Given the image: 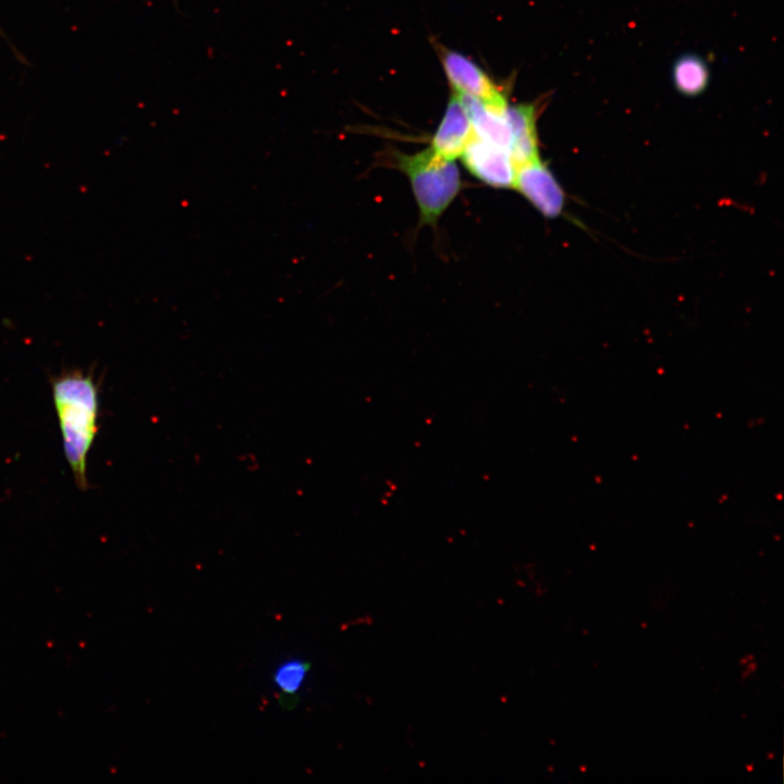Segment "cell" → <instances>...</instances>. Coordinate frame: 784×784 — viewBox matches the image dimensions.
<instances>
[{
	"label": "cell",
	"instance_id": "1",
	"mask_svg": "<svg viewBox=\"0 0 784 784\" xmlns=\"http://www.w3.org/2000/svg\"><path fill=\"white\" fill-rule=\"evenodd\" d=\"M66 462L79 490H87V458L99 419V387L93 372L62 371L50 380Z\"/></svg>",
	"mask_w": 784,
	"mask_h": 784
},
{
	"label": "cell",
	"instance_id": "2",
	"mask_svg": "<svg viewBox=\"0 0 784 784\" xmlns=\"http://www.w3.org/2000/svg\"><path fill=\"white\" fill-rule=\"evenodd\" d=\"M396 161L409 180L420 224H434L461 189L455 161L438 156L430 147L412 155L399 154Z\"/></svg>",
	"mask_w": 784,
	"mask_h": 784
},
{
	"label": "cell",
	"instance_id": "3",
	"mask_svg": "<svg viewBox=\"0 0 784 784\" xmlns=\"http://www.w3.org/2000/svg\"><path fill=\"white\" fill-rule=\"evenodd\" d=\"M444 73L455 93L504 110L505 97L491 78L464 54L444 49L440 53Z\"/></svg>",
	"mask_w": 784,
	"mask_h": 784
},
{
	"label": "cell",
	"instance_id": "4",
	"mask_svg": "<svg viewBox=\"0 0 784 784\" xmlns=\"http://www.w3.org/2000/svg\"><path fill=\"white\" fill-rule=\"evenodd\" d=\"M460 157L470 174L482 183L498 188H513L516 166L507 149L473 134Z\"/></svg>",
	"mask_w": 784,
	"mask_h": 784
},
{
	"label": "cell",
	"instance_id": "5",
	"mask_svg": "<svg viewBox=\"0 0 784 784\" xmlns=\"http://www.w3.org/2000/svg\"><path fill=\"white\" fill-rule=\"evenodd\" d=\"M513 188L546 218H556L564 210V191L540 158L516 167Z\"/></svg>",
	"mask_w": 784,
	"mask_h": 784
},
{
	"label": "cell",
	"instance_id": "6",
	"mask_svg": "<svg viewBox=\"0 0 784 784\" xmlns=\"http://www.w3.org/2000/svg\"><path fill=\"white\" fill-rule=\"evenodd\" d=\"M473 134L467 110L460 95L454 91L431 139L430 148L442 158L455 160L462 155Z\"/></svg>",
	"mask_w": 784,
	"mask_h": 784
},
{
	"label": "cell",
	"instance_id": "7",
	"mask_svg": "<svg viewBox=\"0 0 784 784\" xmlns=\"http://www.w3.org/2000/svg\"><path fill=\"white\" fill-rule=\"evenodd\" d=\"M510 155L516 167L540 158L537 134V111L531 103L507 106Z\"/></svg>",
	"mask_w": 784,
	"mask_h": 784
},
{
	"label": "cell",
	"instance_id": "8",
	"mask_svg": "<svg viewBox=\"0 0 784 784\" xmlns=\"http://www.w3.org/2000/svg\"><path fill=\"white\" fill-rule=\"evenodd\" d=\"M460 97L469 115L474 134L510 151L511 134L506 109L493 108L471 97Z\"/></svg>",
	"mask_w": 784,
	"mask_h": 784
},
{
	"label": "cell",
	"instance_id": "9",
	"mask_svg": "<svg viewBox=\"0 0 784 784\" xmlns=\"http://www.w3.org/2000/svg\"><path fill=\"white\" fill-rule=\"evenodd\" d=\"M672 82L681 95L699 96L709 85L710 68L707 61L698 54H682L673 63Z\"/></svg>",
	"mask_w": 784,
	"mask_h": 784
},
{
	"label": "cell",
	"instance_id": "10",
	"mask_svg": "<svg viewBox=\"0 0 784 784\" xmlns=\"http://www.w3.org/2000/svg\"><path fill=\"white\" fill-rule=\"evenodd\" d=\"M310 662L301 659H290L282 662L274 670L272 681L278 689L279 706L284 710H292L298 703V691L301 690L307 674L310 671Z\"/></svg>",
	"mask_w": 784,
	"mask_h": 784
}]
</instances>
